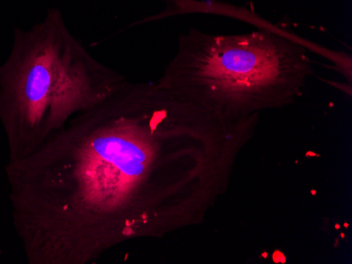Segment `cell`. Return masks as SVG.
I'll return each instance as SVG.
<instances>
[{"instance_id":"1","label":"cell","mask_w":352,"mask_h":264,"mask_svg":"<svg viewBox=\"0 0 352 264\" xmlns=\"http://www.w3.org/2000/svg\"><path fill=\"white\" fill-rule=\"evenodd\" d=\"M258 120L223 121L156 82L124 80L35 153L8 161L28 263H93L124 242L203 224Z\"/></svg>"},{"instance_id":"2","label":"cell","mask_w":352,"mask_h":264,"mask_svg":"<svg viewBox=\"0 0 352 264\" xmlns=\"http://www.w3.org/2000/svg\"><path fill=\"white\" fill-rule=\"evenodd\" d=\"M124 80L87 50L56 8L30 29L15 27L11 52L0 64V124L8 161L35 153Z\"/></svg>"},{"instance_id":"3","label":"cell","mask_w":352,"mask_h":264,"mask_svg":"<svg viewBox=\"0 0 352 264\" xmlns=\"http://www.w3.org/2000/svg\"><path fill=\"white\" fill-rule=\"evenodd\" d=\"M314 71L305 45L285 33L215 35L192 27L156 82L182 101L236 122L294 104Z\"/></svg>"}]
</instances>
